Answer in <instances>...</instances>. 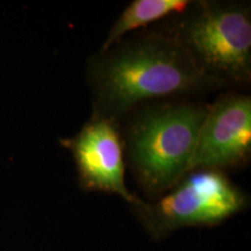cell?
Segmentation results:
<instances>
[{
    "mask_svg": "<svg viewBox=\"0 0 251 251\" xmlns=\"http://www.w3.org/2000/svg\"><path fill=\"white\" fill-rule=\"evenodd\" d=\"M96 81L100 106L120 113L146 100L200 89L212 79L179 42L152 39L109 55Z\"/></svg>",
    "mask_w": 251,
    "mask_h": 251,
    "instance_id": "1",
    "label": "cell"
},
{
    "mask_svg": "<svg viewBox=\"0 0 251 251\" xmlns=\"http://www.w3.org/2000/svg\"><path fill=\"white\" fill-rule=\"evenodd\" d=\"M207 107L164 106L143 113L133 125L129 152L137 177L152 193L168 191L186 175Z\"/></svg>",
    "mask_w": 251,
    "mask_h": 251,
    "instance_id": "2",
    "label": "cell"
},
{
    "mask_svg": "<svg viewBox=\"0 0 251 251\" xmlns=\"http://www.w3.org/2000/svg\"><path fill=\"white\" fill-rule=\"evenodd\" d=\"M74 153L81 185L114 193L136 206L142 201L125 184L122 146L117 126L107 117H96L67 142Z\"/></svg>",
    "mask_w": 251,
    "mask_h": 251,
    "instance_id": "6",
    "label": "cell"
},
{
    "mask_svg": "<svg viewBox=\"0 0 251 251\" xmlns=\"http://www.w3.org/2000/svg\"><path fill=\"white\" fill-rule=\"evenodd\" d=\"M188 0H135L125 8L109 30L101 51H106L125 34L144 27L171 13H180L190 6Z\"/></svg>",
    "mask_w": 251,
    "mask_h": 251,
    "instance_id": "7",
    "label": "cell"
},
{
    "mask_svg": "<svg viewBox=\"0 0 251 251\" xmlns=\"http://www.w3.org/2000/svg\"><path fill=\"white\" fill-rule=\"evenodd\" d=\"M251 150V99L228 96L207 107L187 172L219 170L246 161Z\"/></svg>",
    "mask_w": 251,
    "mask_h": 251,
    "instance_id": "5",
    "label": "cell"
},
{
    "mask_svg": "<svg viewBox=\"0 0 251 251\" xmlns=\"http://www.w3.org/2000/svg\"><path fill=\"white\" fill-rule=\"evenodd\" d=\"M205 76L246 81L251 70V21L240 6L203 5L184 27L179 42Z\"/></svg>",
    "mask_w": 251,
    "mask_h": 251,
    "instance_id": "3",
    "label": "cell"
},
{
    "mask_svg": "<svg viewBox=\"0 0 251 251\" xmlns=\"http://www.w3.org/2000/svg\"><path fill=\"white\" fill-rule=\"evenodd\" d=\"M153 205L142 203L152 233L163 235L193 226H211L236 214L246 199L219 170L200 169L186 174Z\"/></svg>",
    "mask_w": 251,
    "mask_h": 251,
    "instance_id": "4",
    "label": "cell"
}]
</instances>
